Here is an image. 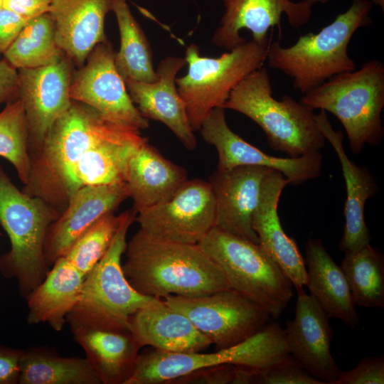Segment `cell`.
Returning <instances> with one entry per match:
<instances>
[{"label":"cell","mask_w":384,"mask_h":384,"mask_svg":"<svg viewBox=\"0 0 384 384\" xmlns=\"http://www.w3.org/2000/svg\"><path fill=\"white\" fill-rule=\"evenodd\" d=\"M28 21L9 9L0 8V56L4 55Z\"/></svg>","instance_id":"f35d334b"},{"label":"cell","mask_w":384,"mask_h":384,"mask_svg":"<svg viewBox=\"0 0 384 384\" xmlns=\"http://www.w3.org/2000/svg\"><path fill=\"white\" fill-rule=\"evenodd\" d=\"M289 354L284 329L270 321L245 341L214 353H175L153 348L140 353L126 384H164L195 370L233 364L260 370Z\"/></svg>","instance_id":"9c48e42d"},{"label":"cell","mask_w":384,"mask_h":384,"mask_svg":"<svg viewBox=\"0 0 384 384\" xmlns=\"http://www.w3.org/2000/svg\"><path fill=\"white\" fill-rule=\"evenodd\" d=\"M122 214L110 212L97 220L72 245L64 256L85 277L101 260L119 226Z\"/></svg>","instance_id":"e575fe53"},{"label":"cell","mask_w":384,"mask_h":384,"mask_svg":"<svg viewBox=\"0 0 384 384\" xmlns=\"http://www.w3.org/2000/svg\"><path fill=\"white\" fill-rule=\"evenodd\" d=\"M218 265L230 289L278 319L293 296V284L259 245L213 228L198 243Z\"/></svg>","instance_id":"ba28073f"},{"label":"cell","mask_w":384,"mask_h":384,"mask_svg":"<svg viewBox=\"0 0 384 384\" xmlns=\"http://www.w3.org/2000/svg\"><path fill=\"white\" fill-rule=\"evenodd\" d=\"M309 4L311 5H314L315 4H326L329 1V0H306Z\"/></svg>","instance_id":"ee69618b"},{"label":"cell","mask_w":384,"mask_h":384,"mask_svg":"<svg viewBox=\"0 0 384 384\" xmlns=\"http://www.w3.org/2000/svg\"><path fill=\"white\" fill-rule=\"evenodd\" d=\"M251 383L324 384L304 370L290 353L269 367L255 371Z\"/></svg>","instance_id":"d590c367"},{"label":"cell","mask_w":384,"mask_h":384,"mask_svg":"<svg viewBox=\"0 0 384 384\" xmlns=\"http://www.w3.org/2000/svg\"><path fill=\"white\" fill-rule=\"evenodd\" d=\"M162 299L186 316L218 350L252 336L271 318L262 306L232 289L196 297L170 295Z\"/></svg>","instance_id":"8fae6325"},{"label":"cell","mask_w":384,"mask_h":384,"mask_svg":"<svg viewBox=\"0 0 384 384\" xmlns=\"http://www.w3.org/2000/svg\"><path fill=\"white\" fill-rule=\"evenodd\" d=\"M58 210L40 198L24 193L0 167V224L11 250L0 258V270L14 277L21 290L29 294L46 275L45 242Z\"/></svg>","instance_id":"52a82bcc"},{"label":"cell","mask_w":384,"mask_h":384,"mask_svg":"<svg viewBox=\"0 0 384 384\" xmlns=\"http://www.w3.org/2000/svg\"><path fill=\"white\" fill-rule=\"evenodd\" d=\"M84 278L65 257L57 259L41 284L28 294V321L48 323L60 331L79 299Z\"/></svg>","instance_id":"83f0119b"},{"label":"cell","mask_w":384,"mask_h":384,"mask_svg":"<svg viewBox=\"0 0 384 384\" xmlns=\"http://www.w3.org/2000/svg\"><path fill=\"white\" fill-rule=\"evenodd\" d=\"M308 287L330 318L354 329L360 321L346 277L319 238H309L305 246Z\"/></svg>","instance_id":"4316f807"},{"label":"cell","mask_w":384,"mask_h":384,"mask_svg":"<svg viewBox=\"0 0 384 384\" xmlns=\"http://www.w3.org/2000/svg\"><path fill=\"white\" fill-rule=\"evenodd\" d=\"M114 55L108 40L97 44L85 64L73 72L70 98L92 107L107 120L146 129L149 119L132 101L125 81L115 66Z\"/></svg>","instance_id":"7c38bea8"},{"label":"cell","mask_w":384,"mask_h":384,"mask_svg":"<svg viewBox=\"0 0 384 384\" xmlns=\"http://www.w3.org/2000/svg\"><path fill=\"white\" fill-rule=\"evenodd\" d=\"M140 229L161 239L198 244L215 227V203L211 186L187 180L167 201L138 212Z\"/></svg>","instance_id":"4fadbf2b"},{"label":"cell","mask_w":384,"mask_h":384,"mask_svg":"<svg viewBox=\"0 0 384 384\" xmlns=\"http://www.w3.org/2000/svg\"><path fill=\"white\" fill-rule=\"evenodd\" d=\"M300 102L337 117L353 154L366 145L378 146L384 135V64L378 59L368 60L358 70L334 75L302 95Z\"/></svg>","instance_id":"5b68a950"},{"label":"cell","mask_w":384,"mask_h":384,"mask_svg":"<svg viewBox=\"0 0 384 384\" xmlns=\"http://www.w3.org/2000/svg\"><path fill=\"white\" fill-rule=\"evenodd\" d=\"M186 65L184 58L167 56L157 67L156 82L127 80L125 84L132 101L145 118L164 124L185 148L193 150L196 139L176 85V75Z\"/></svg>","instance_id":"ffe728a7"},{"label":"cell","mask_w":384,"mask_h":384,"mask_svg":"<svg viewBox=\"0 0 384 384\" xmlns=\"http://www.w3.org/2000/svg\"><path fill=\"white\" fill-rule=\"evenodd\" d=\"M0 156L13 165L21 181L27 184L31 171L28 127L19 98L7 103L0 112Z\"/></svg>","instance_id":"836d02e7"},{"label":"cell","mask_w":384,"mask_h":384,"mask_svg":"<svg viewBox=\"0 0 384 384\" xmlns=\"http://www.w3.org/2000/svg\"><path fill=\"white\" fill-rule=\"evenodd\" d=\"M130 193L127 182L81 186L50 226L44 247L46 264L64 257L75 242L97 220L114 210Z\"/></svg>","instance_id":"d6986e66"},{"label":"cell","mask_w":384,"mask_h":384,"mask_svg":"<svg viewBox=\"0 0 384 384\" xmlns=\"http://www.w3.org/2000/svg\"><path fill=\"white\" fill-rule=\"evenodd\" d=\"M129 324L130 332L141 347L191 353L202 351L212 344L186 316L163 299L138 310L131 316Z\"/></svg>","instance_id":"cb8c5ba5"},{"label":"cell","mask_w":384,"mask_h":384,"mask_svg":"<svg viewBox=\"0 0 384 384\" xmlns=\"http://www.w3.org/2000/svg\"><path fill=\"white\" fill-rule=\"evenodd\" d=\"M112 0H52L50 14L57 43L81 68L99 43L107 41L105 21Z\"/></svg>","instance_id":"603a6c76"},{"label":"cell","mask_w":384,"mask_h":384,"mask_svg":"<svg viewBox=\"0 0 384 384\" xmlns=\"http://www.w3.org/2000/svg\"><path fill=\"white\" fill-rule=\"evenodd\" d=\"M238 366L221 364L195 370L170 383L238 384Z\"/></svg>","instance_id":"74e56055"},{"label":"cell","mask_w":384,"mask_h":384,"mask_svg":"<svg viewBox=\"0 0 384 384\" xmlns=\"http://www.w3.org/2000/svg\"><path fill=\"white\" fill-rule=\"evenodd\" d=\"M370 0H353L350 7L316 33L299 36L289 47L270 42L266 60L293 80V87L302 95L330 78L356 69L348 53L349 42L360 28L372 24Z\"/></svg>","instance_id":"3957f363"},{"label":"cell","mask_w":384,"mask_h":384,"mask_svg":"<svg viewBox=\"0 0 384 384\" xmlns=\"http://www.w3.org/2000/svg\"><path fill=\"white\" fill-rule=\"evenodd\" d=\"M223 108L253 120L265 132L270 147L290 158L320 151L326 141L314 110L289 95L281 100L272 96L269 73L263 66L231 90Z\"/></svg>","instance_id":"277c9868"},{"label":"cell","mask_w":384,"mask_h":384,"mask_svg":"<svg viewBox=\"0 0 384 384\" xmlns=\"http://www.w3.org/2000/svg\"><path fill=\"white\" fill-rule=\"evenodd\" d=\"M186 181V171L164 158L147 141L134 154L128 166L126 182L133 209L137 213L167 201Z\"/></svg>","instance_id":"d4e9b609"},{"label":"cell","mask_w":384,"mask_h":384,"mask_svg":"<svg viewBox=\"0 0 384 384\" xmlns=\"http://www.w3.org/2000/svg\"><path fill=\"white\" fill-rule=\"evenodd\" d=\"M373 4L379 6L382 11L384 10V0H370Z\"/></svg>","instance_id":"7bdbcfd3"},{"label":"cell","mask_w":384,"mask_h":384,"mask_svg":"<svg viewBox=\"0 0 384 384\" xmlns=\"http://www.w3.org/2000/svg\"><path fill=\"white\" fill-rule=\"evenodd\" d=\"M295 288L294 317L287 322L284 329L289 352L311 375L324 384H335L341 370L331 353L330 317L303 287Z\"/></svg>","instance_id":"2e32d148"},{"label":"cell","mask_w":384,"mask_h":384,"mask_svg":"<svg viewBox=\"0 0 384 384\" xmlns=\"http://www.w3.org/2000/svg\"><path fill=\"white\" fill-rule=\"evenodd\" d=\"M270 42L246 41L218 58L201 56L196 43L186 47L188 71L176 77V85L194 132L214 108L223 107L231 90L242 80L262 67Z\"/></svg>","instance_id":"30bf717a"},{"label":"cell","mask_w":384,"mask_h":384,"mask_svg":"<svg viewBox=\"0 0 384 384\" xmlns=\"http://www.w3.org/2000/svg\"><path fill=\"white\" fill-rule=\"evenodd\" d=\"M18 383L100 384L87 358L62 357L43 350L23 351Z\"/></svg>","instance_id":"4dcf8cb0"},{"label":"cell","mask_w":384,"mask_h":384,"mask_svg":"<svg viewBox=\"0 0 384 384\" xmlns=\"http://www.w3.org/2000/svg\"><path fill=\"white\" fill-rule=\"evenodd\" d=\"M73 326L76 341L85 351L101 383L126 384L142 348L131 332Z\"/></svg>","instance_id":"484cf974"},{"label":"cell","mask_w":384,"mask_h":384,"mask_svg":"<svg viewBox=\"0 0 384 384\" xmlns=\"http://www.w3.org/2000/svg\"><path fill=\"white\" fill-rule=\"evenodd\" d=\"M206 142L213 145L218 155V170L240 166H260L279 171L294 186L316 178L321 174L320 151L297 158L270 156L247 143L229 127L223 107L214 108L198 130Z\"/></svg>","instance_id":"9a60e30c"},{"label":"cell","mask_w":384,"mask_h":384,"mask_svg":"<svg viewBox=\"0 0 384 384\" xmlns=\"http://www.w3.org/2000/svg\"><path fill=\"white\" fill-rule=\"evenodd\" d=\"M63 54L56 41L53 18L46 13L28 20L3 56L18 70L48 65Z\"/></svg>","instance_id":"1f68e13d"},{"label":"cell","mask_w":384,"mask_h":384,"mask_svg":"<svg viewBox=\"0 0 384 384\" xmlns=\"http://www.w3.org/2000/svg\"><path fill=\"white\" fill-rule=\"evenodd\" d=\"M127 1L112 0V11L120 36L119 50L114 55L115 66L124 81L156 82L158 75L154 68L151 46Z\"/></svg>","instance_id":"f546056e"},{"label":"cell","mask_w":384,"mask_h":384,"mask_svg":"<svg viewBox=\"0 0 384 384\" xmlns=\"http://www.w3.org/2000/svg\"><path fill=\"white\" fill-rule=\"evenodd\" d=\"M316 120L324 137L332 145L341 166L347 196L345 225L338 247L344 253L353 252L370 244V235L365 220L364 208L366 201L378 192L379 187L375 176L367 167L358 166L348 158L343 146V132L333 129L326 112L320 110L316 114Z\"/></svg>","instance_id":"7402d4cb"},{"label":"cell","mask_w":384,"mask_h":384,"mask_svg":"<svg viewBox=\"0 0 384 384\" xmlns=\"http://www.w3.org/2000/svg\"><path fill=\"white\" fill-rule=\"evenodd\" d=\"M73 65L63 54L48 65L18 70V98L27 119L29 150L32 148L33 152L72 104L70 87Z\"/></svg>","instance_id":"5bb4252c"},{"label":"cell","mask_w":384,"mask_h":384,"mask_svg":"<svg viewBox=\"0 0 384 384\" xmlns=\"http://www.w3.org/2000/svg\"><path fill=\"white\" fill-rule=\"evenodd\" d=\"M147 141L140 130L124 126L94 145L83 154L76 165L75 174L79 186L126 182L132 156Z\"/></svg>","instance_id":"f1b7e54d"},{"label":"cell","mask_w":384,"mask_h":384,"mask_svg":"<svg viewBox=\"0 0 384 384\" xmlns=\"http://www.w3.org/2000/svg\"><path fill=\"white\" fill-rule=\"evenodd\" d=\"M272 169L240 166L213 174L208 182L215 203V227L258 244L251 220Z\"/></svg>","instance_id":"ac0fdd59"},{"label":"cell","mask_w":384,"mask_h":384,"mask_svg":"<svg viewBox=\"0 0 384 384\" xmlns=\"http://www.w3.org/2000/svg\"><path fill=\"white\" fill-rule=\"evenodd\" d=\"M341 268L355 305L384 307V257L370 244L345 253Z\"/></svg>","instance_id":"d6a6232c"},{"label":"cell","mask_w":384,"mask_h":384,"mask_svg":"<svg viewBox=\"0 0 384 384\" xmlns=\"http://www.w3.org/2000/svg\"><path fill=\"white\" fill-rule=\"evenodd\" d=\"M23 351L0 346V384L18 383Z\"/></svg>","instance_id":"ab89813d"},{"label":"cell","mask_w":384,"mask_h":384,"mask_svg":"<svg viewBox=\"0 0 384 384\" xmlns=\"http://www.w3.org/2000/svg\"><path fill=\"white\" fill-rule=\"evenodd\" d=\"M125 252L124 275L145 296L196 297L230 289L220 268L199 244L161 239L139 229Z\"/></svg>","instance_id":"6da1fadb"},{"label":"cell","mask_w":384,"mask_h":384,"mask_svg":"<svg viewBox=\"0 0 384 384\" xmlns=\"http://www.w3.org/2000/svg\"><path fill=\"white\" fill-rule=\"evenodd\" d=\"M52 0H4L3 7L26 20L49 13Z\"/></svg>","instance_id":"b9f144b4"},{"label":"cell","mask_w":384,"mask_h":384,"mask_svg":"<svg viewBox=\"0 0 384 384\" xmlns=\"http://www.w3.org/2000/svg\"><path fill=\"white\" fill-rule=\"evenodd\" d=\"M224 12L212 36V43L230 50L247 40L240 36L242 29L249 30L252 40L262 43L271 40L270 28L281 30V16L287 15L293 28L305 25L310 19L312 5L306 0H221Z\"/></svg>","instance_id":"e0dca14e"},{"label":"cell","mask_w":384,"mask_h":384,"mask_svg":"<svg viewBox=\"0 0 384 384\" xmlns=\"http://www.w3.org/2000/svg\"><path fill=\"white\" fill-rule=\"evenodd\" d=\"M289 184L284 175L272 169L263 186L259 203L252 215L251 225L258 244L278 265L295 287L307 285L305 260L297 242L287 235L280 223L277 207L280 195Z\"/></svg>","instance_id":"44dd1931"},{"label":"cell","mask_w":384,"mask_h":384,"mask_svg":"<svg viewBox=\"0 0 384 384\" xmlns=\"http://www.w3.org/2000/svg\"><path fill=\"white\" fill-rule=\"evenodd\" d=\"M124 126L104 118L92 107L73 100L54 123L41 147L31 156L28 182L23 191L56 210L65 208L80 188L75 174L83 154Z\"/></svg>","instance_id":"7a4b0ae2"},{"label":"cell","mask_w":384,"mask_h":384,"mask_svg":"<svg viewBox=\"0 0 384 384\" xmlns=\"http://www.w3.org/2000/svg\"><path fill=\"white\" fill-rule=\"evenodd\" d=\"M4 0H0V8L3 7Z\"/></svg>","instance_id":"f6af8a7d"},{"label":"cell","mask_w":384,"mask_h":384,"mask_svg":"<svg viewBox=\"0 0 384 384\" xmlns=\"http://www.w3.org/2000/svg\"><path fill=\"white\" fill-rule=\"evenodd\" d=\"M18 98V70L5 59L0 60V105Z\"/></svg>","instance_id":"60d3db41"},{"label":"cell","mask_w":384,"mask_h":384,"mask_svg":"<svg viewBox=\"0 0 384 384\" xmlns=\"http://www.w3.org/2000/svg\"><path fill=\"white\" fill-rule=\"evenodd\" d=\"M383 355L363 358L353 368L341 370L335 384H383Z\"/></svg>","instance_id":"8d00e7d4"},{"label":"cell","mask_w":384,"mask_h":384,"mask_svg":"<svg viewBox=\"0 0 384 384\" xmlns=\"http://www.w3.org/2000/svg\"><path fill=\"white\" fill-rule=\"evenodd\" d=\"M122 214L107 252L84 278L79 299L68 314L73 325L130 331L131 316L161 300L138 292L124 275L121 260L127 248V231L136 220L137 211L127 210Z\"/></svg>","instance_id":"8992f818"}]
</instances>
